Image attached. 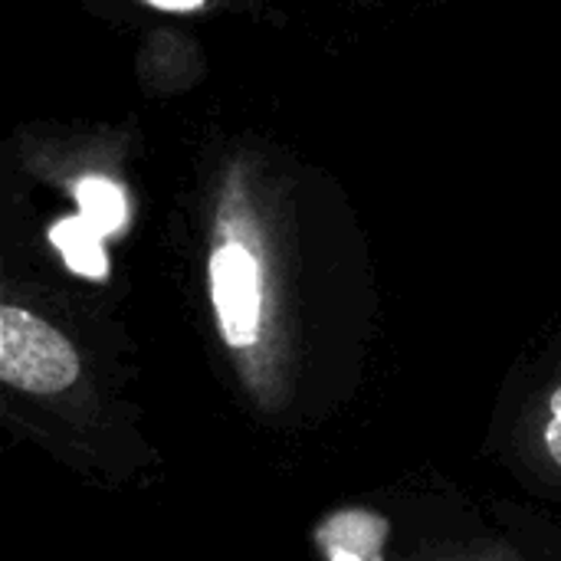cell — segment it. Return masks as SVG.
I'll use <instances>...</instances> for the list:
<instances>
[{"instance_id": "1", "label": "cell", "mask_w": 561, "mask_h": 561, "mask_svg": "<svg viewBox=\"0 0 561 561\" xmlns=\"http://www.w3.org/2000/svg\"><path fill=\"white\" fill-rule=\"evenodd\" d=\"M207 296L224 345L253 358L273 312V233L253 164L230 158L214 187L207 233Z\"/></svg>"}, {"instance_id": "2", "label": "cell", "mask_w": 561, "mask_h": 561, "mask_svg": "<svg viewBox=\"0 0 561 561\" xmlns=\"http://www.w3.org/2000/svg\"><path fill=\"white\" fill-rule=\"evenodd\" d=\"M82 375L76 345L36 312L0 306V381L13 391L49 398L72 388Z\"/></svg>"}, {"instance_id": "3", "label": "cell", "mask_w": 561, "mask_h": 561, "mask_svg": "<svg viewBox=\"0 0 561 561\" xmlns=\"http://www.w3.org/2000/svg\"><path fill=\"white\" fill-rule=\"evenodd\" d=\"M76 214L85 217L105 240L122 237L131 227V197L125 184L105 171H82L66 184Z\"/></svg>"}, {"instance_id": "4", "label": "cell", "mask_w": 561, "mask_h": 561, "mask_svg": "<svg viewBox=\"0 0 561 561\" xmlns=\"http://www.w3.org/2000/svg\"><path fill=\"white\" fill-rule=\"evenodd\" d=\"M388 536V523L352 510L335 513L319 529V546L325 549L329 561H381V546Z\"/></svg>"}, {"instance_id": "5", "label": "cell", "mask_w": 561, "mask_h": 561, "mask_svg": "<svg viewBox=\"0 0 561 561\" xmlns=\"http://www.w3.org/2000/svg\"><path fill=\"white\" fill-rule=\"evenodd\" d=\"M49 247L59 250L62 263L69 273L82 276V279H108V250H105V237L79 214H66L59 220H53L49 227Z\"/></svg>"}, {"instance_id": "6", "label": "cell", "mask_w": 561, "mask_h": 561, "mask_svg": "<svg viewBox=\"0 0 561 561\" xmlns=\"http://www.w3.org/2000/svg\"><path fill=\"white\" fill-rule=\"evenodd\" d=\"M546 450L552 463L561 470V385L549 394V411H546Z\"/></svg>"}, {"instance_id": "7", "label": "cell", "mask_w": 561, "mask_h": 561, "mask_svg": "<svg viewBox=\"0 0 561 561\" xmlns=\"http://www.w3.org/2000/svg\"><path fill=\"white\" fill-rule=\"evenodd\" d=\"M151 10H161V13H201L207 10L214 0H138Z\"/></svg>"}]
</instances>
